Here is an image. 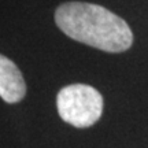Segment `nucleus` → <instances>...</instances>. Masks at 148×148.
<instances>
[{"label": "nucleus", "instance_id": "nucleus-1", "mask_svg": "<svg viewBox=\"0 0 148 148\" xmlns=\"http://www.w3.org/2000/svg\"><path fill=\"white\" fill-rule=\"evenodd\" d=\"M55 22L70 38L106 52H123L133 42V33L126 22L97 4L63 3L55 11Z\"/></svg>", "mask_w": 148, "mask_h": 148}, {"label": "nucleus", "instance_id": "nucleus-2", "mask_svg": "<svg viewBox=\"0 0 148 148\" xmlns=\"http://www.w3.org/2000/svg\"><path fill=\"white\" fill-rule=\"evenodd\" d=\"M56 107L64 122L74 127H88L99 121L103 111V97L90 85L71 84L59 90Z\"/></svg>", "mask_w": 148, "mask_h": 148}, {"label": "nucleus", "instance_id": "nucleus-3", "mask_svg": "<svg viewBox=\"0 0 148 148\" xmlns=\"http://www.w3.org/2000/svg\"><path fill=\"white\" fill-rule=\"evenodd\" d=\"M26 84L11 59L0 53V97L7 103H18L25 97Z\"/></svg>", "mask_w": 148, "mask_h": 148}]
</instances>
